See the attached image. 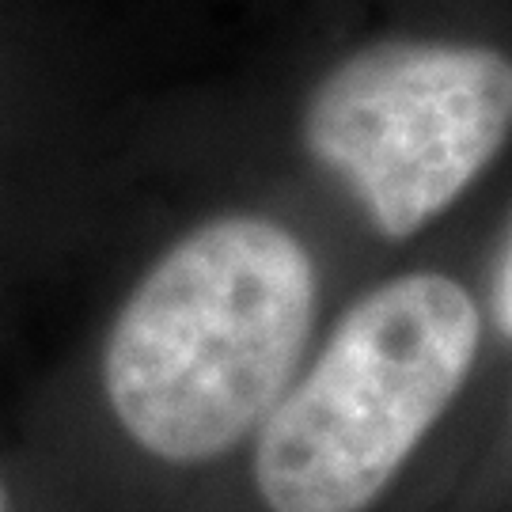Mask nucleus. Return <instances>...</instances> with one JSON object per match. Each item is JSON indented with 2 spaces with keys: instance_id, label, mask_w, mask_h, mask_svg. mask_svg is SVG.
I'll use <instances>...</instances> for the list:
<instances>
[{
  "instance_id": "obj_5",
  "label": "nucleus",
  "mask_w": 512,
  "mask_h": 512,
  "mask_svg": "<svg viewBox=\"0 0 512 512\" xmlns=\"http://www.w3.org/2000/svg\"><path fill=\"white\" fill-rule=\"evenodd\" d=\"M429 512H512V376L475 456Z\"/></svg>"
},
{
  "instance_id": "obj_3",
  "label": "nucleus",
  "mask_w": 512,
  "mask_h": 512,
  "mask_svg": "<svg viewBox=\"0 0 512 512\" xmlns=\"http://www.w3.org/2000/svg\"><path fill=\"white\" fill-rule=\"evenodd\" d=\"M308 167L346 213L361 281L418 251L512 141V54L391 35L330 61L296 110Z\"/></svg>"
},
{
  "instance_id": "obj_4",
  "label": "nucleus",
  "mask_w": 512,
  "mask_h": 512,
  "mask_svg": "<svg viewBox=\"0 0 512 512\" xmlns=\"http://www.w3.org/2000/svg\"><path fill=\"white\" fill-rule=\"evenodd\" d=\"M482 304H486V357H482V372H478V384L471 391V403H467L463 425H459L456 433V444H452L448 467H444V475H440L425 512L448 494V486L467 467V459L475 456V448L486 437V425L494 418L497 399H501V391H505L512 376V213L501 220V228H494L490 247H486Z\"/></svg>"
},
{
  "instance_id": "obj_1",
  "label": "nucleus",
  "mask_w": 512,
  "mask_h": 512,
  "mask_svg": "<svg viewBox=\"0 0 512 512\" xmlns=\"http://www.w3.org/2000/svg\"><path fill=\"white\" fill-rule=\"evenodd\" d=\"M361 270L338 228L220 205L167 236L31 403L57 512H205Z\"/></svg>"
},
{
  "instance_id": "obj_6",
  "label": "nucleus",
  "mask_w": 512,
  "mask_h": 512,
  "mask_svg": "<svg viewBox=\"0 0 512 512\" xmlns=\"http://www.w3.org/2000/svg\"><path fill=\"white\" fill-rule=\"evenodd\" d=\"M0 512H57L27 471L23 456L0 452Z\"/></svg>"
},
{
  "instance_id": "obj_2",
  "label": "nucleus",
  "mask_w": 512,
  "mask_h": 512,
  "mask_svg": "<svg viewBox=\"0 0 512 512\" xmlns=\"http://www.w3.org/2000/svg\"><path fill=\"white\" fill-rule=\"evenodd\" d=\"M490 239L353 285L205 512H425L486 357Z\"/></svg>"
}]
</instances>
